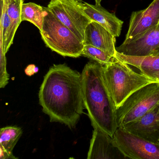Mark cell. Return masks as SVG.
<instances>
[{
  "label": "cell",
  "mask_w": 159,
  "mask_h": 159,
  "mask_svg": "<svg viewBox=\"0 0 159 159\" xmlns=\"http://www.w3.org/2000/svg\"><path fill=\"white\" fill-rule=\"evenodd\" d=\"M0 159H16L17 158L14 156L13 152H9L5 150L2 146H0Z\"/></svg>",
  "instance_id": "cell-20"
},
{
  "label": "cell",
  "mask_w": 159,
  "mask_h": 159,
  "mask_svg": "<svg viewBox=\"0 0 159 159\" xmlns=\"http://www.w3.org/2000/svg\"><path fill=\"white\" fill-rule=\"evenodd\" d=\"M79 3L84 11L93 21L105 28L115 37H120L123 22L115 15L108 11L101 5H93L79 0Z\"/></svg>",
  "instance_id": "cell-13"
},
{
  "label": "cell",
  "mask_w": 159,
  "mask_h": 159,
  "mask_svg": "<svg viewBox=\"0 0 159 159\" xmlns=\"http://www.w3.org/2000/svg\"><path fill=\"white\" fill-rule=\"evenodd\" d=\"M159 25V0H153L145 10L133 12L125 40H130Z\"/></svg>",
  "instance_id": "cell-9"
},
{
  "label": "cell",
  "mask_w": 159,
  "mask_h": 159,
  "mask_svg": "<svg viewBox=\"0 0 159 159\" xmlns=\"http://www.w3.org/2000/svg\"><path fill=\"white\" fill-rule=\"evenodd\" d=\"M121 155H123L114 146L112 137L94 128L87 159H121Z\"/></svg>",
  "instance_id": "cell-12"
},
{
  "label": "cell",
  "mask_w": 159,
  "mask_h": 159,
  "mask_svg": "<svg viewBox=\"0 0 159 159\" xmlns=\"http://www.w3.org/2000/svg\"><path fill=\"white\" fill-rule=\"evenodd\" d=\"M0 88H4L9 83L10 76L6 69V59L3 49L0 47Z\"/></svg>",
  "instance_id": "cell-18"
},
{
  "label": "cell",
  "mask_w": 159,
  "mask_h": 159,
  "mask_svg": "<svg viewBox=\"0 0 159 159\" xmlns=\"http://www.w3.org/2000/svg\"><path fill=\"white\" fill-rule=\"evenodd\" d=\"M47 7L83 42L85 29L93 21L84 11L79 0H50Z\"/></svg>",
  "instance_id": "cell-6"
},
{
  "label": "cell",
  "mask_w": 159,
  "mask_h": 159,
  "mask_svg": "<svg viewBox=\"0 0 159 159\" xmlns=\"http://www.w3.org/2000/svg\"><path fill=\"white\" fill-rule=\"evenodd\" d=\"M159 54V50L158 51V52H157V53L156 54Z\"/></svg>",
  "instance_id": "cell-23"
},
{
  "label": "cell",
  "mask_w": 159,
  "mask_h": 159,
  "mask_svg": "<svg viewBox=\"0 0 159 159\" xmlns=\"http://www.w3.org/2000/svg\"><path fill=\"white\" fill-rule=\"evenodd\" d=\"M44 8L46 13L40 33L46 46L63 57L78 58L81 56L83 42L62 24L48 7Z\"/></svg>",
  "instance_id": "cell-4"
},
{
  "label": "cell",
  "mask_w": 159,
  "mask_h": 159,
  "mask_svg": "<svg viewBox=\"0 0 159 159\" xmlns=\"http://www.w3.org/2000/svg\"><path fill=\"white\" fill-rule=\"evenodd\" d=\"M46 11L44 7L33 2L23 3L21 7V20L28 21L41 30Z\"/></svg>",
  "instance_id": "cell-15"
},
{
  "label": "cell",
  "mask_w": 159,
  "mask_h": 159,
  "mask_svg": "<svg viewBox=\"0 0 159 159\" xmlns=\"http://www.w3.org/2000/svg\"><path fill=\"white\" fill-rule=\"evenodd\" d=\"M152 79H153L157 82H159V72L153 75L152 77Z\"/></svg>",
  "instance_id": "cell-21"
},
{
  "label": "cell",
  "mask_w": 159,
  "mask_h": 159,
  "mask_svg": "<svg viewBox=\"0 0 159 159\" xmlns=\"http://www.w3.org/2000/svg\"><path fill=\"white\" fill-rule=\"evenodd\" d=\"M23 134V130L20 127L8 126L2 128L0 130V146L5 150L12 152Z\"/></svg>",
  "instance_id": "cell-16"
},
{
  "label": "cell",
  "mask_w": 159,
  "mask_h": 159,
  "mask_svg": "<svg viewBox=\"0 0 159 159\" xmlns=\"http://www.w3.org/2000/svg\"><path fill=\"white\" fill-rule=\"evenodd\" d=\"M25 0H1L2 11H7V8L11 3H24ZM8 12V11H7Z\"/></svg>",
  "instance_id": "cell-19"
},
{
  "label": "cell",
  "mask_w": 159,
  "mask_h": 159,
  "mask_svg": "<svg viewBox=\"0 0 159 159\" xmlns=\"http://www.w3.org/2000/svg\"><path fill=\"white\" fill-rule=\"evenodd\" d=\"M116 50L122 54L134 56L156 54L159 50V28H154L130 40H125Z\"/></svg>",
  "instance_id": "cell-8"
},
{
  "label": "cell",
  "mask_w": 159,
  "mask_h": 159,
  "mask_svg": "<svg viewBox=\"0 0 159 159\" xmlns=\"http://www.w3.org/2000/svg\"><path fill=\"white\" fill-rule=\"evenodd\" d=\"M39 99L51 122L74 128L85 108L82 74L66 64L54 65L44 76Z\"/></svg>",
  "instance_id": "cell-1"
},
{
  "label": "cell",
  "mask_w": 159,
  "mask_h": 159,
  "mask_svg": "<svg viewBox=\"0 0 159 159\" xmlns=\"http://www.w3.org/2000/svg\"><path fill=\"white\" fill-rule=\"evenodd\" d=\"M102 67L92 60L84 66L81 74L84 102L93 128L112 137L119 127L117 109L105 82Z\"/></svg>",
  "instance_id": "cell-2"
},
{
  "label": "cell",
  "mask_w": 159,
  "mask_h": 159,
  "mask_svg": "<svg viewBox=\"0 0 159 159\" xmlns=\"http://www.w3.org/2000/svg\"><path fill=\"white\" fill-rule=\"evenodd\" d=\"M115 57L138 69L141 73L151 79L153 75L159 72V54L134 56L122 54L117 51Z\"/></svg>",
  "instance_id": "cell-14"
},
{
  "label": "cell",
  "mask_w": 159,
  "mask_h": 159,
  "mask_svg": "<svg viewBox=\"0 0 159 159\" xmlns=\"http://www.w3.org/2000/svg\"><path fill=\"white\" fill-rule=\"evenodd\" d=\"M82 56L103 66L110 63L114 57L109 55L102 50L90 45H84Z\"/></svg>",
  "instance_id": "cell-17"
},
{
  "label": "cell",
  "mask_w": 159,
  "mask_h": 159,
  "mask_svg": "<svg viewBox=\"0 0 159 159\" xmlns=\"http://www.w3.org/2000/svg\"><path fill=\"white\" fill-rule=\"evenodd\" d=\"M159 105L140 118L121 126L145 140L159 144Z\"/></svg>",
  "instance_id": "cell-10"
},
{
  "label": "cell",
  "mask_w": 159,
  "mask_h": 159,
  "mask_svg": "<svg viewBox=\"0 0 159 159\" xmlns=\"http://www.w3.org/2000/svg\"><path fill=\"white\" fill-rule=\"evenodd\" d=\"M158 27H159V25H158Z\"/></svg>",
  "instance_id": "cell-24"
},
{
  "label": "cell",
  "mask_w": 159,
  "mask_h": 159,
  "mask_svg": "<svg viewBox=\"0 0 159 159\" xmlns=\"http://www.w3.org/2000/svg\"><path fill=\"white\" fill-rule=\"evenodd\" d=\"M129 66L114 57L110 63L102 67L105 82L117 109L135 92L157 82L142 73L135 72Z\"/></svg>",
  "instance_id": "cell-3"
},
{
  "label": "cell",
  "mask_w": 159,
  "mask_h": 159,
  "mask_svg": "<svg viewBox=\"0 0 159 159\" xmlns=\"http://www.w3.org/2000/svg\"><path fill=\"white\" fill-rule=\"evenodd\" d=\"M112 139L125 158L159 159V144L145 140L122 127L117 128Z\"/></svg>",
  "instance_id": "cell-7"
},
{
  "label": "cell",
  "mask_w": 159,
  "mask_h": 159,
  "mask_svg": "<svg viewBox=\"0 0 159 159\" xmlns=\"http://www.w3.org/2000/svg\"><path fill=\"white\" fill-rule=\"evenodd\" d=\"M94 1L95 2V4L100 5L102 0H94Z\"/></svg>",
  "instance_id": "cell-22"
},
{
  "label": "cell",
  "mask_w": 159,
  "mask_h": 159,
  "mask_svg": "<svg viewBox=\"0 0 159 159\" xmlns=\"http://www.w3.org/2000/svg\"><path fill=\"white\" fill-rule=\"evenodd\" d=\"M159 105V82L150 84L131 95L117 109L119 126L133 121Z\"/></svg>",
  "instance_id": "cell-5"
},
{
  "label": "cell",
  "mask_w": 159,
  "mask_h": 159,
  "mask_svg": "<svg viewBox=\"0 0 159 159\" xmlns=\"http://www.w3.org/2000/svg\"></svg>",
  "instance_id": "cell-25"
},
{
  "label": "cell",
  "mask_w": 159,
  "mask_h": 159,
  "mask_svg": "<svg viewBox=\"0 0 159 159\" xmlns=\"http://www.w3.org/2000/svg\"><path fill=\"white\" fill-rule=\"evenodd\" d=\"M116 37L95 21L88 25L85 29L84 45L98 48L112 57L116 56Z\"/></svg>",
  "instance_id": "cell-11"
}]
</instances>
